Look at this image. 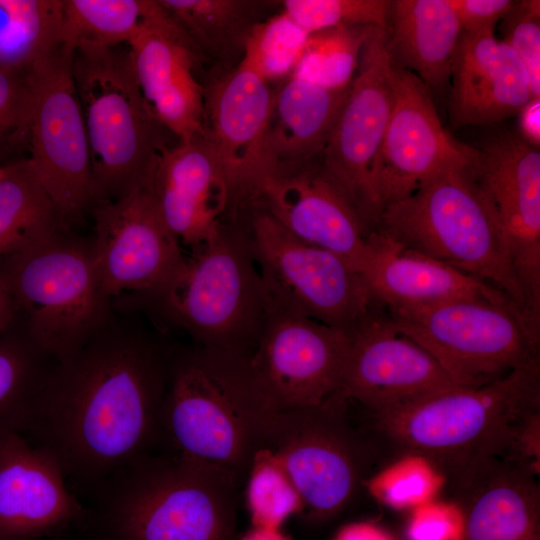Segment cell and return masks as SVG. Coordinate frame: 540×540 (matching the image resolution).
<instances>
[{"mask_svg":"<svg viewBox=\"0 0 540 540\" xmlns=\"http://www.w3.org/2000/svg\"><path fill=\"white\" fill-rule=\"evenodd\" d=\"M371 27L338 26L309 33L290 76L329 89L349 86Z\"/></svg>","mask_w":540,"mask_h":540,"instance_id":"cell-34","label":"cell"},{"mask_svg":"<svg viewBox=\"0 0 540 540\" xmlns=\"http://www.w3.org/2000/svg\"><path fill=\"white\" fill-rule=\"evenodd\" d=\"M385 30L391 62L430 92H445L462 33L449 0H392Z\"/></svg>","mask_w":540,"mask_h":540,"instance_id":"cell-28","label":"cell"},{"mask_svg":"<svg viewBox=\"0 0 540 540\" xmlns=\"http://www.w3.org/2000/svg\"><path fill=\"white\" fill-rule=\"evenodd\" d=\"M465 518L456 501L433 499L414 509L406 526L408 540H464Z\"/></svg>","mask_w":540,"mask_h":540,"instance_id":"cell-40","label":"cell"},{"mask_svg":"<svg viewBox=\"0 0 540 540\" xmlns=\"http://www.w3.org/2000/svg\"><path fill=\"white\" fill-rule=\"evenodd\" d=\"M63 0H0V67L27 71L59 45Z\"/></svg>","mask_w":540,"mask_h":540,"instance_id":"cell-32","label":"cell"},{"mask_svg":"<svg viewBox=\"0 0 540 540\" xmlns=\"http://www.w3.org/2000/svg\"><path fill=\"white\" fill-rule=\"evenodd\" d=\"M349 86L329 89L294 76L282 81L273 94L267 131L273 175L320 161Z\"/></svg>","mask_w":540,"mask_h":540,"instance_id":"cell-27","label":"cell"},{"mask_svg":"<svg viewBox=\"0 0 540 540\" xmlns=\"http://www.w3.org/2000/svg\"><path fill=\"white\" fill-rule=\"evenodd\" d=\"M42 540H94L82 524L69 527Z\"/></svg>","mask_w":540,"mask_h":540,"instance_id":"cell-47","label":"cell"},{"mask_svg":"<svg viewBox=\"0 0 540 540\" xmlns=\"http://www.w3.org/2000/svg\"><path fill=\"white\" fill-rule=\"evenodd\" d=\"M73 53L60 45L28 70L25 115L16 137L62 225L73 227L94 205L89 145L72 75Z\"/></svg>","mask_w":540,"mask_h":540,"instance_id":"cell-11","label":"cell"},{"mask_svg":"<svg viewBox=\"0 0 540 540\" xmlns=\"http://www.w3.org/2000/svg\"><path fill=\"white\" fill-rule=\"evenodd\" d=\"M27 71L0 67V143L17 137L25 115Z\"/></svg>","mask_w":540,"mask_h":540,"instance_id":"cell-41","label":"cell"},{"mask_svg":"<svg viewBox=\"0 0 540 540\" xmlns=\"http://www.w3.org/2000/svg\"><path fill=\"white\" fill-rule=\"evenodd\" d=\"M90 214L103 293L111 300L164 283L185 256L148 188L95 204Z\"/></svg>","mask_w":540,"mask_h":540,"instance_id":"cell-17","label":"cell"},{"mask_svg":"<svg viewBox=\"0 0 540 540\" xmlns=\"http://www.w3.org/2000/svg\"><path fill=\"white\" fill-rule=\"evenodd\" d=\"M462 31H495L497 24L514 5V0H449Z\"/></svg>","mask_w":540,"mask_h":540,"instance_id":"cell-42","label":"cell"},{"mask_svg":"<svg viewBox=\"0 0 540 540\" xmlns=\"http://www.w3.org/2000/svg\"><path fill=\"white\" fill-rule=\"evenodd\" d=\"M147 186L184 251L216 235L232 207L230 187L205 134L169 147Z\"/></svg>","mask_w":540,"mask_h":540,"instance_id":"cell-23","label":"cell"},{"mask_svg":"<svg viewBox=\"0 0 540 540\" xmlns=\"http://www.w3.org/2000/svg\"><path fill=\"white\" fill-rule=\"evenodd\" d=\"M250 202L298 239L341 257L361 273L370 232L350 203L322 175L319 162L268 177Z\"/></svg>","mask_w":540,"mask_h":540,"instance_id":"cell-22","label":"cell"},{"mask_svg":"<svg viewBox=\"0 0 540 540\" xmlns=\"http://www.w3.org/2000/svg\"><path fill=\"white\" fill-rule=\"evenodd\" d=\"M112 302L142 313L163 332L250 359L264 328L267 292L247 221L226 218L216 235L185 251L160 286Z\"/></svg>","mask_w":540,"mask_h":540,"instance_id":"cell-3","label":"cell"},{"mask_svg":"<svg viewBox=\"0 0 540 540\" xmlns=\"http://www.w3.org/2000/svg\"><path fill=\"white\" fill-rule=\"evenodd\" d=\"M2 172H3V166H0V176L2 175Z\"/></svg>","mask_w":540,"mask_h":540,"instance_id":"cell-48","label":"cell"},{"mask_svg":"<svg viewBox=\"0 0 540 540\" xmlns=\"http://www.w3.org/2000/svg\"><path fill=\"white\" fill-rule=\"evenodd\" d=\"M351 402L340 392L322 403L274 413L264 448L277 457L296 486L303 510L318 519L345 508L382 461Z\"/></svg>","mask_w":540,"mask_h":540,"instance_id":"cell-10","label":"cell"},{"mask_svg":"<svg viewBox=\"0 0 540 540\" xmlns=\"http://www.w3.org/2000/svg\"><path fill=\"white\" fill-rule=\"evenodd\" d=\"M470 169L504 234L526 310L540 322L539 147L502 130L473 147Z\"/></svg>","mask_w":540,"mask_h":540,"instance_id":"cell-15","label":"cell"},{"mask_svg":"<svg viewBox=\"0 0 540 540\" xmlns=\"http://www.w3.org/2000/svg\"><path fill=\"white\" fill-rule=\"evenodd\" d=\"M273 414L249 359L176 338L161 412L162 450L242 480L265 447Z\"/></svg>","mask_w":540,"mask_h":540,"instance_id":"cell-5","label":"cell"},{"mask_svg":"<svg viewBox=\"0 0 540 540\" xmlns=\"http://www.w3.org/2000/svg\"><path fill=\"white\" fill-rule=\"evenodd\" d=\"M540 98H532L517 114L520 136L531 145L540 146Z\"/></svg>","mask_w":540,"mask_h":540,"instance_id":"cell-43","label":"cell"},{"mask_svg":"<svg viewBox=\"0 0 540 540\" xmlns=\"http://www.w3.org/2000/svg\"><path fill=\"white\" fill-rule=\"evenodd\" d=\"M539 472L491 460L453 488L465 518L464 540H540Z\"/></svg>","mask_w":540,"mask_h":540,"instance_id":"cell-26","label":"cell"},{"mask_svg":"<svg viewBox=\"0 0 540 540\" xmlns=\"http://www.w3.org/2000/svg\"><path fill=\"white\" fill-rule=\"evenodd\" d=\"M392 65L394 103L371 173L378 219L386 206L410 195L424 180L448 166L470 163L473 155L472 146L443 128L422 81Z\"/></svg>","mask_w":540,"mask_h":540,"instance_id":"cell-16","label":"cell"},{"mask_svg":"<svg viewBox=\"0 0 540 540\" xmlns=\"http://www.w3.org/2000/svg\"><path fill=\"white\" fill-rule=\"evenodd\" d=\"M153 0H63L59 45L116 47L135 36Z\"/></svg>","mask_w":540,"mask_h":540,"instance_id":"cell-33","label":"cell"},{"mask_svg":"<svg viewBox=\"0 0 540 540\" xmlns=\"http://www.w3.org/2000/svg\"><path fill=\"white\" fill-rule=\"evenodd\" d=\"M60 228L65 227L28 160L4 165L0 176V256L25 250Z\"/></svg>","mask_w":540,"mask_h":540,"instance_id":"cell-31","label":"cell"},{"mask_svg":"<svg viewBox=\"0 0 540 540\" xmlns=\"http://www.w3.org/2000/svg\"><path fill=\"white\" fill-rule=\"evenodd\" d=\"M500 31L523 63L533 98H540V2L515 1L500 20Z\"/></svg>","mask_w":540,"mask_h":540,"instance_id":"cell-39","label":"cell"},{"mask_svg":"<svg viewBox=\"0 0 540 540\" xmlns=\"http://www.w3.org/2000/svg\"><path fill=\"white\" fill-rule=\"evenodd\" d=\"M333 540H395L384 528L369 522H353L343 526Z\"/></svg>","mask_w":540,"mask_h":540,"instance_id":"cell-44","label":"cell"},{"mask_svg":"<svg viewBox=\"0 0 540 540\" xmlns=\"http://www.w3.org/2000/svg\"><path fill=\"white\" fill-rule=\"evenodd\" d=\"M17 314V303L0 278V334L12 325Z\"/></svg>","mask_w":540,"mask_h":540,"instance_id":"cell-45","label":"cell"},{"mask_svg":"<svg viewBox=\"0 0 540 540\" xmlns=\"http://www.w3.org/2000/svg\"><path fill=\"white\" fill-rule=\"evenodd\" d=\"M175 340L142 313L113 304L91 338L54 365L21 435L53 454L78 497L163 449Z\"/></svg>","mask_w":540,"mask_h":540,"instance_id":"cell-1","label":"cell"},{"mask_svg":"<svg viewBox=\"0 0 540 540\" xmlns=\"http://www.w3.org/2000/svg\"><path fill=\"white\" fill-rule=\"evenodd\" d=\"M56 362L36 342L18 313L0 334V443L23 432Z\"/></svg>","mask_w":540,"mask_h":540,"instance_id":"cell-30","label":"cell"},{"mask_svg":"<svg viewBox=\"0 0 540 540\" xmlns=\"http://www.w3.org/2000/svg\"><path fill=\"white\" fill-rule=\"evenodd\" d=\"M384 311L459 386L478 387L540 361V326L513 303L460 298Z\"/></svg>","mask_w":540,"mask_h":540,"instance_id":"cell-9","label":"cell"},{"mask_svg":"<svg viewBox=\"0 0 540 540\" xmlns=\"http://www.w3.org/2000/svg\"><path fill=\"white\" fill-rule=\"evenodd\" d=\"M0 278L33 338L56 361L79 350L113 309L102 290L93 237L71 229L0 256Z\"/></svg>","mask_w":540,"mask_h":540,"instance_id":"cell-8","label":"cell"},{"mask_svg":"<svg viewBox=\"0 0 540 540\" xmlns=\"http://www.w3.org/2000/svg\"><path fill=\"white\" fill-rule=\"evenodd\" d=\"M273 94L270 83L243 59L204 90L205 136L233 206L251 201L275 172L267 150Z\"/></svg>","mask_w":540,"mask_h":540,"instance_id":"cell-19","label":"cell"},{"mask_svg":"<svg viewBox=\"0 0 540 540\" xmlns=\"http://www.w3.org/2000/svg\"><path fill=\"white\" fill-rule=\"evenodd\" d=\"M361 274L374 299L385 309L420 307L460 298L515 304L494 286L437 259L403 248L376 231L368 236Z\"/></svg>","mask_w":540,"mask_h":540,"instance_id":"cell-25","label":"cell"},{"mask_svg":"<svg viewBox=\"0 0 540 540\" xmlns=\"http://www.w3.org/2000/svg\"><path fill=\"white\" fill-rule=\"evenodd\" d=\"M240 540H291L281 532L280 528L253 526Z\"/></svg>","mask_w":540,"mask_h":540,"instance_id":"cell-46","label":"cell"},{"mask_svg":"<svg viewBox=\"0 0 540 540\" xmlns=\"http://www.w3.org/2000/svg\"><path fill=\"white\" fill-rule=\"evenodd\" d=\"M307 35L281 10L255 28L242 59L269 83L283 81L291 75Z\"/></svg>","mask_w":540,"mask_h":540,"instance_id":"cell-37","label":"cell"},{"mask_svg":"<svg viewBox=\"0 0 540 540\" xmlns=\"http://www.w3.org/2000/svg\"><path fill=\"white\" fill-rule=\"evenodd\" d=\"M241 480L180 452L122 467L88 497L94 540H232Z\"/></svg>","mask_w":540,"mask_h":540,"instance_id":"cell-4","label":"cell"},{"mask_svg":"<svg viewBox=\"0 0 540 540\" xmlns=\"http://www.w3.org/2000/svg\"><path fill=\"white\" fill-rule=\"evenodd\" d=\"M449 85L454 127L499 123L517 116L533 98L523 63L495 31H462Z\"/></svg>","mask_w":540,"mask_h":540,"instance_id":"cell-24","label":"cell"},{"mask_svg":"<svg viewBox=\"0 0 540 540\" xmlns=\"http://www.w3.org/2000/svg\"><path fill=\"white\" fill-rule=\"evenodd\" d=\"M86 516L53 454L19 433L0 443V540H42Z\"/></svg>","mask_w":540,"mask_h":540,"instance_id":"cell-21","label":"cell"},{"mask_svg":"<svg viewBox=\"0 0 540 540\" xmlns=\"http://www.w3.org/2000/svg\"><path fill=\"white\" fill-rule=\"evenodd\" d=\"M266 292V320L249 362L271 411L315 406L340 392L348 333Z\"/></svg>","mask_w":540,"mask_h":540,"instance_id":"cell-14","label":"cell"},{"mask_svg":"<svg viewBox=\"0 0 540 540\" xmlns=\"http://www.w3.org/2000/svg\"><path fill=\"white\" fill-rule=\"evenodd\" d=\"M247 477L246 503L253 526L280 528L289 517L303 511L296 486L268 448L257 451Z\"/></svg>","mask_w":540,"mask_h":540,"instance_id":"cell-35","label":"cell"},{"mask_svg":"<svg viewBox=\"0 0 540 540\" xmlns=\"http://www.w3.org/2000/svg\"><path fill=\"white\" fill-rule=\"evenodd\" d=\"M203 58L235 67L255 28L275 2L256 0H158ZM272 16V15H271Z\"/></svg>","mask_w":540,"mask_h":540,"instance_id":"cell-29","label":"cell"},{"mask_svg":"<svg viewBox=\"0 0 540 540\" xmlns=\"http://www.w3.org/2000/svg\"><path fill=\"white\" fill-rule=\"evenodd\" d=\"M391 0H284L281 10L306 33L338 26L386 29Z\"/></svg>","mask_w":540,"mask_h":540,"instance_id":"cell-38","label":"cell"},{"mask_svg":"<svg viewBox=\"0 0 540 540\" xmlns=\"http://www.w3.org/2000/svg\"><path fill=\"white\" fill-rule=\"evenodd\" d=\"M446 484L444 475L426 458L403 455L373 472L364 482L378 502L397 510L414 509L435 499Z\"/></svg>","mask_w":540,"mask_h":540,"instance_id":"cell-36","label":"cell"},{"mask_svg":"<svg viewBox=\"0 0 540 540\" xmlns=\"http://www.w3.org/2000/svg\"><path fill=\"white\" fill-rule=\"evenodd\" d=\"M374 231L501 290L540 326L526 310L504 234L470 163L438 171L386 206Z\"/></svg>","mask_w":540,"mask_h":540,"instance_id":"cell-6","label":"cell"},{"mask_svg":"<svg viewBox=\"0 0 540 540\" xmlns=\"http://www.w3.org/2000/svg\"><path fill=\"white\" fill-rule=\"evenodd\" d=\"M347 333L340 391L365 412L391 409L457 385L429 352L391 326L381 305Z\"/></svg>","mask_w":540,"mask_h":540,"instance_id":"cell-18","label":"cell"},{"mask_svg":"<svg viewBox=\"0 0 540 540\" xmlns=\"http://www.w3.org/2000/svg\"><path fill=\"white\" fill-rule=\"evenodd\" d=\"M393 103V65L387 33L383 28L371 27L319 161L322 175L355 209L369 232L374 231L378 220L371 195V173Z\"/></svg>","mask_w":540,"mask_h":540,"instance_id":"cell-13","label":"cell"},{"mask_svg":"<svg viewBox=\"0 0 540 540\" xmlns=\"http://www.w3.org/2000/svg\"><path fill=\"white\" fill-rule=\"evenodd\" d=\"M128 46L141 92L161 124L178 141L204 135V89L194 74L203 57L158 1Z\"/></svg>","mask_w":540,"mask_h":540,"instance_id":"cell-20","label":"cell"},{"mask_svg":"<svg viewBox=\"0 0 540 540\" xmlns=\"http://www.w3.org/2000/svg\"><path fill=\"white\" fill-rule=\"evenodd\" d=\"M72 75L89 145L94 205L146 186L159 158L176 142L145 100L129 52L81 45L73 53Z\"/></svg>","mask_w":540,"mask_h":540,"instance_id":"cell-7","label":"cell"},{"mask_svg":"<svg viewBox=\"0 0 540 540\" xmlns=\"http://www.w3.org/2000/svg\"><path fill=\"white\" fill-rule=\"evenodd\" d=\"M365 414L363 425L382 461L422 456L453 489L485 463L522 462L535 446L540 431V361L478 387L456 385Z\"/></svg>","mask_w":540,"mask_h":540,"instance_id":"cell-2","label":"cell"},{"mask_svg":"<svg viewBox=\"0 0 540 540\" xmlns=\"http://www.w3.org/2000/svg\"><path fill=\"white\" fill-rule=\"evenodd\" d=\"M247 221L266 289L303 315L349 332L380 304L360 272L341 257L308 244L254 203Z\"/></svg>","mask_w":540,"mask_h":540,"instance_id":"cell-12","label":"cell"}]
</instances>
